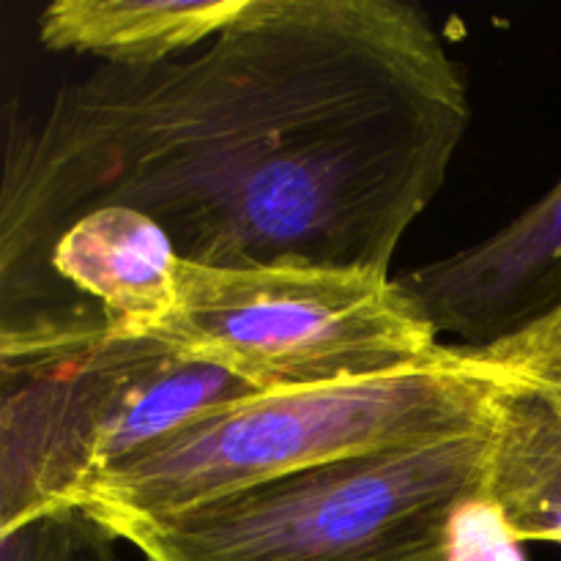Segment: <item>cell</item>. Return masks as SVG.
<instances>
[{
  "label": "cell",
  "instance_id": "3957f363",
  "mask_svg": "<svg viewBox=\"0 0 561 561\" xmlns=\"http://www.w3.org/2000/svg\"><path fill=\"white\" fill-rule=\"evenodd\" d=\"M491 422V387L447 343L444 359L416 370L214 405L99 471L75 507L104 526L153 518L345 455L463 436Z\"/></svg>",
  "mask_w": 561,
  "mask_h": 561
},
{
  "label": "cell",
  "instance_id": "5b68a950",
  "mask_svg": "<svg viewBox=\"0 0 561 561\" xmlns=\"http://www.w3.org/2000/svg\"><path fill=\"white\" fill-rule=\"evenodd\" d=\"M179 305L157 343L255 392L416 370L447 343L389 272L279 263L175 266Z\"/></svg>",
  "mask_w": 561,
  "mask_h": 561
},
{
  "label": "cell",
  "instance_id": "ba28073f",
  "mask_svg": "<svg viewBox=\"0 0 561 561\" xmlns=\"http://www.w3.org/2000/svg\"><path fill=\"white\" fill-rule=\"evenodd\" d=\"M170 236L146 214L93 208L66 228L49 255V279L64 305L99 310L113 340H157L179 305Z\"/></svg>",
  "mask_w": 561,
  "mask_h": 561
},
{
  "label": "cell",
  "instance_id": "9c48e42d",
  "mask_svg": "<svg viewBox=\"0 0 561 561\" xmlns=\"http://www.w3.org/2000/svg\"><path fill=\"white\" fill-rule=\"evenodd\" d=\"M250 0H55L38 16L49 53L93 55L142 69L181 58L222 33Z\"/></svg>",
  "mask_w": 561,
  "mask_h": 561
},
{
  "label": "cell",
  "instance_id": "30bf717a",
  "mask_svg": "<svg viewBox=\"0 0 561 561\" xmlns=\"http://www.w3.org/2000/svg\"><path fill=\"white\" fill-rule=\"evenodd\" d=\"M118 535L82 507H60L0 531V561H115Z\"/></svg>",
  "mask_w": 561,
  "mask_h": 561
},
{
  "label": "cell",
  "instance_id": "8992f818",
  "mask_svg": "<svg viewBox=\"0 0 561 561\" xmlns=\"http://www.w3.org/2000/svg\"><path fill=\"white\" fill-rule=\"evenodd\" d=\"M455 348L491 387L485 499L518 542L561 548V310L496 343Z\"/></svg>",
  "mask_w": 561,
  "mask_h": 561
},
{
  "label": "cell",
  "instance_id": "8fae6325",
  "mask_svg": "<svg viewBox=\"0 0 561 561\" xmlns=\"http://www.w3.org/2000/svg\"><path fill=\"white\" fill-rule=\"evenodd\" d=\"M520 546L499 510L480 496L455 515L449 561H526Z\"/></svg>",
  "mask_w": 561,
  "mask_h": 561
},
{
  "label": "cell",
  "instance_id": "6da1fadb",
  "mask_svg": "<svg viewBox=\"0 0 561 561\" xmlns=\"http://www.w3.org/2000/svg\"><path fill=\"white\" fill-rule=\"evenodd\" d=\"M469 124L463 66L420 5L250 0L203 47L102 66L9 131L0 318L64 305L49 255L104 206L201 266L389 272Z\"/></svg>",
  "mask_w": 561,
  "mask_h": 561
},
{
  "label": "cell",
  "instance_id": "277c9868",
  "mask_svg": "<svg viewBox=\"0 0 561 561\" xmlns=\"http://www.w3.org/2000/svg\"><path fill=\"white\" fill-rule=\"evenodd\" d=\"M491 431L345 455L107 529L146 561H449L455 515L485 496Z\"/></svg>",
  "mask_w": 561,
  "mask_h": 561
},
{
  "label": "cell",
  "instance_id": "7a4b0ae2",
  "mask_svg": "<svg viewBox=\"0 0 561 561\" xmlns=\"http://www.w3.org/2000/svg\"><path fill=\"white\" fill-rule=\"evenodd\" d=\"M252 392L157 340H113L85 301L0 318V531L75 507L99 471Z\"/></svg>",
  "mask_w": 561,
  "mask_h": 561
},
{
  "label": "cell",
  "instance_id": "52a82bcc",
  "mask_svg": "<svg viewBox=\"0 0 561 561\" xmlns=\"http://www.w3.org/2000/svg\"><path fill=\"white\" fill-rule=\"evenodd\" d=\"M436 334L488 345L561 310V181L474 244L394 274Z\"/></svg>",
  "mask_w": 561,
  "mask_h": 561
}]
</instances>
